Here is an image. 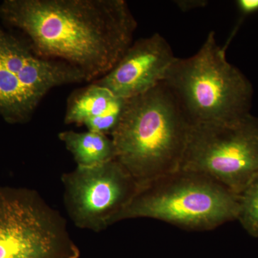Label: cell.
Here are the masks:
<instances>
[{
  "label": "cell",
  "instance_id": "6da1fadb",
  "mask_svg": "<svg viewBox=\"0 0 258 258\" xmlns=\"http://www.w3.org/2000/svg\"><path fill=\"white\" fill-rule=\"evenodd\" d=\"M0 18L37 55L79 70L88 82L114 67L138 25L124 0H5Z\"/></svg>",
  "mask_w": 258,
  "mask_h": 258
},
{
  "label": "cell",
  "instance_id": "7a4b0ae2",
  "mask_svg": "<svg viewBox=\"0 0 258 258\" xmlns=\"http://www.w3.org/2000/svg\"><path fill=\"white\" fill-rule=\"evenodd\" d=\"M191 123L164 82L125 101L111 137L139 186L179 170Z\"/></svg>",
  "mask_w": 258,
  "mask_h": 258
},
{
  "label": "cell",
  "instance_id": "3957f363",
  "mask_svg": "<svg viewBox=\"0 0 258 258\" xmlns=\"http://www.w3.org/2000/svg\"><path fill=\"white\" fill-rule=\"evenodd\" d=\"M191 125L228 123L250 113L252 83L230 63L211 31L196 54L176 57L163 81Z\"/></svg>",
  "mask_w": 258,
  "mask_h": 258
},
{
  "label": "cell",
  "instance_id": "277c9868",
  "mask_svg": "<svg viewBox=\"0 0 258 258\" xmlns=\"http://www.w3.org/2000/svg\"><path fill=\"white\" fill-rule=\"evenodd\" d=\"M239 196L208 176L179 170L142 186L117 217L149 218L190 230H210L237 220Z\"/></svg>",
  "mask_w": 258,
  "mask_h": 258
},
{
  "label": "cell",
  "instance_id": "5b68a950",
  "mask_svg": "<svg viewBox=\"0 0 258 258\" xmlns=\"http://www.w3.org/2000/svg\"><path fill=\"white\" fill-rule=\"evenodd\" d=\"M179 169L208 176L239 196L258 175V117L191 125Z\"/></svg>",
  "mask_w": 258,
  "mask_h": 258
},
{
  "label": "cell",
  "instance_id": "8992f818",
  "mask_svg": "<svg viewBox=\"0 0 258 258\" xmlns=\"http://www.w3.org/2000/svg\"><path fill=\"white\" fill-rule=\"evenodd\" d=\"M66 220L35 190L0 186V258H79Z\"/></svg>",
  "mask_w": 258,
  "mask_h": 258
},
{
  "label": "cell",
  "instance_id": "52a82bcc",
  "mask_svg": "<svg viewBox=\"0 0 258 258\" xmlns=\"http://www.w3.org/2000/svg\"><path fill=\"white\" fill-rule=\"evenodd\" d=\"M83 82L88 80L79 70L37 55L28 42L0 28V115L5 121L28 123L51 90Z\"/></svg>",
  "mask_w": 258,
  "mask_h": 258
},
{
  "label": "cell",
  "instance_id": "ba28073f",
  "mask_svg": "<svg viewBox=\"0 0 258 258\" xmlns=\"http://www.w3.org/2000/svg\"><path fill=\"white\" fill-rule=\"evenodd\" d=\"M63 202L79 228L100 232L115 223L139 185L116 159L91 167L76 166L61 176Z\"/></svg>",
  "mask_w": 258,
  "mask_h": 258
},
{
  "label": "cell",
  "instance_id": "9c48e42d",
  "mask_svg": "<svg viewBox=\"0 0 258 258\" xmlns=\"http://www.w3.org/2000/svg\"><path fill=\"white\" fill-rule=\"evenodd\" d=\"M176 57L166 39L154 33L133 42L114 67L92 83L130 99L162 83Z\"/></svg>",
  "mask_w": 258,
  "mask_h": 258
},
{
  "label": "cell",
  "instance_id": "30bf717a",
  "mask_svg": "<svg viewBox=\"0 0 258 258\" xmlns=\"http://www.w3.org/2000/svg\"><path fill=\"white\" fill-rule=\"evenodd\" d=\"M126 100L118 98L106 89L92 83L71 95L64 115L66 124L83 125L95 117L121 109Z\"/></svg>",
  "mask_w": 258,
  "mask_h": 258
},
{
  "label": "cell",
  "instance_id": "8fae6325",
  "mask_svg": "<svg viewBox=\"0 0 258 258\" xmlns=\"http://www.w3.org/2000/svg\"><path fill=\"white\" fill-rule=\"evenodd\" d=\"M58 138L71 152L77 166L91 167L116 159V152L111 137L88 131H64Z\"/></svg>",
  "mask_w": 258,
  "mask_h": 258
},
{
  "label": "cell",
  "instance_id": "7c38bea8",
  "mask_svg": "<svg viewBox=\"0 0 258 258\" xmlns=\"http://www.w3.org/2000/svg\"><path fill=\"white\" fill-rule=\"evenodd\" d=\"M237 220L249 235L258 237V175L239 195Z\"/></svg>",
  "mask_w": 258,
  "mask_h": 258
},
{
  "label": "cell",
  "instance_id": "4fadbf2b",
  "mask_svg": "<svg viewBox=\"0 0 258 258\" xmlns=\"http://www.w3.org/2000/svg\"><path fill=\"white\" fill-rule=\"evenodd\" d=\"M236 5L241 15L240 22L246 17L258 13V0H238Z\"/></svg>",
  "mask_w": 258,
  "mask_h": 258
},
{
  "label": "cell",
  "instance_id": "5bb4252c",
  "mask_svg": "<svg viewBox=\"0 0 258 258\" xmlns=\"http://www.w3.org/2000/svg\"><path fill=\"white\" fill-rule=\"evenodd\" d=\"M181 11L188 12L197 8H205L208 4L206 0H178L174 1Z\"/></svg>",
  "mask_w": 258,
  "mask_h": 258
}]
</instances>
